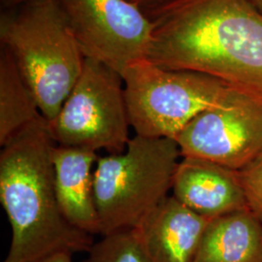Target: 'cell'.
I'll use <instances>...</instances> for the list:
<instances>
[{"label": "cell", "instance_id": "cell-1", "mask_svg": "<svg viewBox=\"0 0 262 262\" xmlns=\"http://www.w3.org/2000/svg\"><path fill=\"white\" fill-rule=\"evenodd\" d=\"M147 17L146 59L215 77L262 103V13L252 0H170Z\"/></svg>", "mask_w": 262, "mask_h": 262}, {"label": "cell", "instance_id": "cell-2", "mask_svg": "<svg viewBox=\"0 0 262 262\" xmlns=\"http://www.w3.org/2000/svg\"><path fill=\"white\" fill-rule=\"evenodd\" d=\"M43 117L1 147L0 202L12 230L3 262H35L56 253H88L93 235L70 225L56 198L52 150Z\"/></svg>", "mask_w": 262, "mask_h": 262}, {"label": "cell", "instance_id": "cell-3", "mask_svg": "<svg viewBox=\"0 0 262 262\" xmlns=\"http://www.w3.org/2000/svg\"><path fill=\"white\" fill-rule=\"evenodd\" d=\"M0 43L13 57L43 117L54 121L84 62L56 0L2 8Z\"/></svg>", "mask_w": 262, "mask_h": 262}, {"label": "cell", "instance_id": "cell-4", "mask_svg": "<svg viewBox=\"0 0 262 262\" xmlns=\"http://www.w3.org/2000/svg\"><path fill=\"white\" fill-rule=\"evenodd\" d=\"M180 157L174 139L135 135L122 152L99 158L94 188L101 235L139 227L168 197Z\"/></svg>", "mask_w": 262, "mask_h": 262}, {"label": "cell", "instance_id": "cell-5", "mask_svg": "<svg viewBox=\"0 0 262 262\" xmlns=\"http://www.w3.org/2000/svg\"><path fill=\"white\" fill-rule=\"evenodd\" d=\"M122 77L131 127L144 137L175 140L198 115L240 93L215 77L162 68L146 58L127 66Z\"/></svg>", "mask_w": 262, "mask_h": 262}, {"label": "cell", "instance_id": "cell-6", "mask_svg": "<svg viewBox=\"0 0 262 262\" xmlns=\"http://www.w3.org/2000/svg\"><path fill=\"white\" fill-rule=\"evenodd\" d=\"M48 126L59 146L123 151L130 140L131 124L122 75L98 60L84 58L78 82Z\"/></svg>", "mask_w": 262, "mask_h": 262}, {"label": "cell", "instance_id": "cell-7", "mask_svg": "<svg viewBox=\"0 0 262 262\" xmlns=\"http://www.w3.org/2000/svg\"><path fill=\"white\" fill-rule=\"evenodd\" d=\"M84 58L110 66L121 75L146 58L151 23L126 0H56Z\"/></svg>", "mask_w": 262, "mask_h": 262}, {"label": "cell", "instance_id": "cell-8", "mask_svg": "<svg viewBox=\"0 0 262 262\" xmlns=\"http://www.w3.org/2000/svg\"><path fill=\"white\" fill-rule=\"evenodd\" d=\"M182 157L240 170L262 150V103L239 93L198 115L176 136Z\"/></svg>", "mask_w": 262, "mask_h": 262}, {"label": "cell", "instance_id": "cell-9", "mask_svg": "<svg viewBox=\"0 0 262 262\" xmlns=\"http://www.w3.org/2000/svg\"><path fill=\"white\" fill-rule=\"evenodd\" d=\"M182 158L172 185V195L181 203L210 220L249 208L236 170L206 159Z\"/></svg>", "mask_w": 262, "mask_h": 262}, {"label": "cell", "instance_id": "cell-10", "mask_svg": "<svg viewBox=\"0 0 262 262\" xmlns=\"http://www.w3.org/2000/svg\"><path fill=\"white\" fill-rule=\"evenodd\" d=\"M96 151L55 145L52 160L56 198L66 221L88 234H101L94 199V168Z\"/></svg>", "mask_w": 262, "mask_h": 262}, {"label": "cell", "instance_id": "cell-11", "mask_svg": "<svg viewBox=\"0 0 262 262\" xmlns=\"http://www.w3.org/2000/svg\"><path fill=\"white\" fill-rule=\"evenodd\" d=\"M212 220L168 196L137 227L155 262H192Z\"/></svg>", "mask_w": 262, "mask_h": 262}, {"label": "cell", "instance_id": "cell-12", "mask_svg": "<svg viewBox=\"0 0 262 262\" xmlns=\"http://www.w3.org/2000/svg\"><path fill=\"white\" fill-rule=\"evenodd\" d=\"M192 262H262V222L248 208L211 221Z\"/></svg>", "mask_w": 262, "mask_h": 262}, {"label": "cell", "instance_id": "cell-13", "mask_svg": "<svg viewBox=\"0 0 262 262\" xmlns=\"http://www.w3.org/2000/svg\"><path fill=\"white\" fill-rule=\"evenodd\" d=\"M37 101L28 88L12 56L0 50V146L42 119Z\"/></svg>", "mask_w": 262, "mask_h": 262}, {"label": "cell", "instance_id": "cell-14", "mask_svg": "<svg viewBox=\"0 0 262 262\" xmlns=\"http://www.w3.org/2000/svg\"><path fill=\"white\" fill-rule=\"evenodd\" d=\"M88 253L84 262H155L138 228L105 235Z\"/></svg>", "mask_w": 262, "mask_h": 262}, {"label": "cell", "instance_id": "cell-15", "mask_svg": "<svg viewBox=\"0 0 262 262\" xmlns=\"http://www.w3.org/2000/svg\"><path fill=\"white\" fill-rule=\"evenodd\" d=\"M237 173L249 209L262 222V150Z\"/></svg>", "mask_w": 262, "mask_h": 262}, {"label": "cell", "instance_id": "cell-16", "mask_svg": "<svg viewBox=\"0 0 262 262\" xmlns=\"http://www.w3.org/2000/svg\"><path fill=\"white\" fill-rule=\"evenodd\" d=\"M142 10L146 16L168 3L170 0H126Z\"/></svg>", "mask_w": 262, "mask_h": 262}, {"label": "cell", "instance_id": "cell-17", "mask_svg": "<svg viewBox=\"0 0 262 262\" xmlns=\"http://www.w3.org/2000/svg\"><path fill=\"white\" fill-rule=\"evenodd\" d=\"M72 253H56L48 255L35 262H72Z\"/></svg>", "mask_w": 262, "mask_h": 262}, {"label": "cell", "instance_id": "cell-18", "mask_svg": "<svg viewBox=\"0 0 262 262\" xmlns=\"http://www.w3.org/2000/svg\"><path fill=\"white\" fill-rule=\"evenodd\" d=\"M34 1H38V0H1L2 8H11V7L19 6L21 4H27Z\"/></svg>", "mask_w": 262, "mask_h": 262}, {"label": "cell", "instance_id": "cell-19", "mask_svg": "<svg viewBox=\"0 0 262 262\" xmlns=\"http://www.w3.org/2000/svg\"><path fill=\"white\" fill-rule=\"evenodd\" d=\"M252 2L255 5V7L262 13V0H252Z\"/></svg>", "mask_w": 262, "mask_h": 262}]
</instances>
